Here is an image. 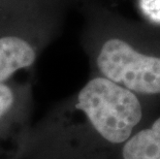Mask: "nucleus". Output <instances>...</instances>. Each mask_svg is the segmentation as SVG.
<instances>
[{"instance_id": "nucleus-6", "label": "nucleus", "mask_w": 160, "mask_h": 159, "mask_svg": "<svg viewBox=\"0 0 160 159\" xmlns=\"http://www.w3.org/2000/svg\"><path fill=\"white\" fill-rule=\"evenodd\" d=\"M45 1H49V0H0V11L1 9L21 7V6L30 5V4H34V3L45 2Z\"/></svg>"}, {"instance_id": "nucleus-4", "label": "nucleus", "mask_w": 160, "mask_h": 159, "mask_svg": "<svg viewBox=\"0 0 160 159\" xmlns=\"http://www.w3.org/2000/svg\"><path fill=\"white\" fill-rule=\"evenodd\" d=\"M112 159H160V107Z\"/></svg>"}, {"instance_id": "nucleus-7", "label": "nucleus", "mask_w": 160, "mask_h": 159, "mask_svg": "<svg viewBox=\"0 0 160 159\" xmlns=\"http://www.w3.org/2000/svg\"><path fill=\"white\" fill-rule=\"evenodd\" d=\"M64 1H65V2H66V3H67V0H64Z\"/></svg>"}, {"instance_id": "nucleus-2", "label": "nucleus", "mask_w": 160, "mask_h": 159, "mask_svg": "<svg viewBox=\"0 0 160 159\" xmlns=\"http://www.w3.org/2000/svg\"><path fill=\"white\" fill-rule=\"evenodd\" d=\"M94 73L160 104V52L120 33L85 40Z\"/></svg>"}, {"instance_id": "nucleus-3", "label": "nucleus", "mask_w": 160, "mask_h": 159, "mask_svg": "<svg viewBox=\"0 0 160 159\" xmlns=\"http://www.w3.org/2000/svg\"><path fill=\"white\" fill-rule=\"evenodd\" d=\"M33 94L28 83H0V159H23L32 130Z\"/></svg>"}, {"instance_id": "nucleus-5", "label": "nucleus", "mask_w": 160, "mask_h": 159, "mask_svg": "<svg viewBox=\"0 0 160 159\" xmlns=\"http://www.w3.org/2000/svg\"><path fill=\"white\" fill-rule=\"evenodd\" d=\"M139 7L152 22L160 23V0H139Z\"/></svg>"}, {"instance_id": "nucleus-1", "label": "nucleus", "mask_w": 160, "mask_h": 159, "mask_svg": "<svg viewBox=\"0 0 160 159\" xmlns=\"http://www.w3.org/2000/svg\"><path fill=\"white\" fill-rule=\"evenodd\" d=\"M159 107L93 74L33 124L23 159H112Z\"/></svg>"}]
</instances>
